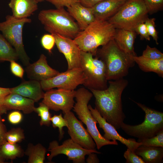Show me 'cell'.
I'll list each match as a JSON object with an SVG mask.
<instances>
[{"mask_svg":"<svg viewBox=\"0 0 163 163\" xmlns=\"http://www.w3.org/2000/svg\"><path fill=\"white\" fill-rule=\"evenodd\" d=\"M104 90H89L95 98V108L101 115L116 129L120 128L126 118L122 107V93L128 84L123 78L108 82Z\"/></svg>","mask_w":163,"mask_h":163,"instance_id":"obj_1","label":"cell"},{"mask_svg":"<svg viewBox=\"0 0 163 163\" xmlns=\"http://www.w3.org/2000/svg\"><path fill=\"white\" fill-rule=\"evenodd\" d=\"M95 56L104 62L107 81L123 78L135 63L134 56L122 50L113 39L101 48H98Z\"/></svg>","mask_w":163,"mask_h":163,"instance_id":"obj_2","label":"cell"},{"mask_svg":"<svg viewBox=\"0 0 163 163\" xmlns=\"http://www.w3.org/2000/svg\"><path fill=\"white\" fill-rule=\"evenodd\" d=\"M116 28L107 20H95L73 39L82 51L95 56L98 47L113 39Z\"/></svg>","mask_w":163,"mask_h":163,"instance_id":"obj_3","label":"cell"},{"mask_svg":"<svg viewBox=\"0 0 163 163\" xmlns=\"http://www.w3.org/2000/svg\"><path fill=\"white\" fill-rule=\"evenodd\" d=\"M38 18L46 31L74 39L81 31L77 23L64 8L43 10Z\"/></svg>","mask_w":163,"mask_h":163,"instance_id":"obj_4","label":"cell"},{"mask_svg":"<svg viewBox=\"0 0 163 163\" xmlns=\"http://www.w3.org/2000/svg\"><path fill=\"white\" fill-rule=\"evenodd\" d=\"M91 92L82 87L76 91L75 96L76 103L73 110L78 118L85 125L87 130L94 140L98 149L107 145H118L117 141H109L101 134L97 127V122L93 116L88 107V104L93 97Z\"/></svg>","mask_w":163,"mask_h":163,"instance_id":"obj_5","label":"cell"},{"mask_svg":"<svg viewBox=\"0 0 163 163\" xmlns=\"http://www.w3.org/2000/svg\"><path fill=\"white\" fill-rule=\"evenodd\" d=\"M148 12L143 0H127L107 21L116 28L134 30L148 18Z\"/></svg>","mask_w":163,"mask_h":163,"instance_id":"obj_6","label":"cell"},{"mask_svg":"<svg viewBox=\"0 0 163 163\" xmlns=\"http://www.w3.org/2000/svg\"><path fill=\"white\" fill-rule=\"evenodd\" d=\"M145 113L143 122L132 125L123 122L121 128L128 135L141 139L152 137L163 130V113L135 102Z\"/></svg>","mask_w":163,"mask_h":163,"instance_id":"obj_7","label":"cell"},{"mask_svg":"<svg viewBox=\"0 0 163 163\" xmlns=\"http://www.w3.org/2000/svg\"><path fill=\"white\" fill-rule=\"evenodd\" d=\"M30 19H18L8 15L5 21L0 22V32L15 50L18 58L26 66L29 65L30 59L25 50L22 31L24 24L31 22Z\"/></svg>","mask_w":163,"mask_h":163,"instance_id":"obj_8","label":"cell"},{"mask_svg":"<svg viewBox=\"0 0 163 163\" xmlns=\"http://www.w3.org/2000/svg\"><path fill=\"white\" fill-rule=\"evenodd\" d=\"M89 52L81 51V68L86 79L83 85L88 88L103 90L107 87L104 62Z\"/></svg>","mask_w":163,"mask_h":163,"instance_id":"obj_9","label":"cell"},{"mask_svg":"<svg viewBox=\"0 0 163 163\" xmlns=\"http://www.w3.org/2000/svg\"><path fill=\"white\" fill-rule=\"evenodd\" d=\"M48 151L50 154L48 156V160L51 161L53 158L60 154H64L68 157V159L72 160L74 163H85V156L91 153L100 154L96 149L89 150L85 149L71 139L64 141L59 145L56 140L50 142Z\"/></svg>","mask_w":163,"mask_h":163,"instance_id":"obj_10","label":"cell"},{"mask_svg":"<svg viewBox=\"0 0 163 163\" xmlns=\"http://www.w3.org/2000/svg\"><path fill=\"white\" fill-rule=\"evenodd\" d=\"M86 79L82 69L78 67L59 73L54 77L40 81L42 89L48 90L57 88L73 90L83 85Z\"/></svg>","mask_w":163,"mask_h":163,"instance_id":"obj_11","label":"cell"},{"mask_svg":"<svg viewBox=\"0 0 163 163\" xmlns=\"http://www.w3.org/2000/svg\"><path fill=\"white\" fill-rule=\"evenodd\" d=\"M76 91L62 88L52 89L44 93L42 102L50 109L64 113L71 111L73 108Z\"/></svg>","mask_w":163,"mask_h":163,"instance_id":"obj_12","label":"cell"},{"mask_svg":"<svg viewBox=\"0 0 163 163\" xmlns=\"http://www.w3.org/2000/svg\"><path fill=\"white\" fill-rule=\"evenodd\" d=\"M71 139L83 148L89 150L95 149L96 145L91 136L84 127L83 123L78 120L72 112L64 114Z\"/></svg>","mask_w":163,"mask_h":163,"instance_id":"obj_13","label":"cell"},{"mask_svg":"<svg viewBox=\"0 0 163 163\" xmlns=\"http://www.w3.org/2000/svg\"><path fill=\"white\" fill-rule=\"evenodd\" d=\"M51 34L59 51L66 59L67 70L81 67V50L73 39L58 34Z\"/></svg>","mask_w":163,"mask_h":163,"instance_id":"obj_14","label":"cell"},{"mask_svg":"<svg viewBox=\"0 0 163 163\" xmlns=\"http://www.w3.org/2000/svg\"><path fill=\"white\" fill-rule=\"evenodd\" d=\"M88 107L93 116L98 123L99 127L103 130L104 134L103 136L105 139L109 141L118 140L133 152L142 145L141 142L136 141L134 139H127L123 137L117 132L114 127L108 123L101 115L95 108L94 109L90 104L88 105Z\"/></svg>","mask_w":163,"mask_h":163,"instance_id":"obj_15","label":"cell"},{"mask_svg":"<svg viewBox=\"0 0 163 163\" xmlns=\"http://www.w3.org/2000/svg\"><path fill=\"white\" fill-rule=\"evenodd\" d=\"M25 70L30 80L39 81L50 78L59 73L48 65L46 57L43 54L37 61L26 66Z\"/></svg>","mask_w":163,"mask_h":163,"instance_id":"obj_16","label":"cell"},{"mask_svg":"<svg viewBox=\"0 0 163 163\" xmlns=\"http://www.w3.org/2000/svg\"><path fill=\"white\" fill-rule=\"evenodd\" d=\"M10 89L11 93L19 94L35 102L43 99L44 94L40 81L34 80L24 81L18 86Z\"/></svg>","mask_w":163,"mask_h":163,"instance_id":"obj_17","label":"cell"},{"mask_svg":"<svg viewBox=\"0 0 163 163\" xmlns=\"http://www.w3.org/2000/svg\"><path fill=\"white\" fill-rule=\"evenodd\" d=\"M67 8V11L77 21L81 31L85 30L95 20L91 8L85 7L79 2L75 3Z\"/></svg>","mask_w":163,"mask_h":163,"instance_id":"obj_18","label":"cell"},{"mask_svg":"<svg viewBox=\"0 0 163 163\" xmlns=\"http://www.w3.org/2000/svg\"><path fill=\"white\" fill-rule=\"evenodd\" d=\"M127 0H104L91 8L95 19L107 20Z\"/></svg>","mask_w":163,"mask_h":163,"instance_id":"obj_19","label":"cell"},{"mask_svg":"<svg viewBox=\"0 0 163 163\" xmlns=\"http://www.w3.org/2000/svg\"><path fill=\"white\" fill-rule=\"evenodd\" d=\"M35 102L33 100L19 94L10 93L5 97L4 106L7 110H21L25 114L34 111Z\"/></svg>","mask_w":163,"mask_h":163,"instance_id":"obj_20","label":"cell"},{"mask_svg":"<svg viewBox=\"0 0 163 163\" xmlns=\"http://www.w3.org/2000/svg\"><path fill=\"white\" fill-rule=\"evenodd\" d=\"M36 0H10L8 3L11 10L12 15L18 19L30 16L38 9Z\"/></svg>","mask_w":163,"mask_h":163,"instance_id":"obj_21","label":"cell"},{"mask_svg":"<svg viewBox=\"0 0 163 163\" xmlns=\"http://www.w3.org/2000/svg\"><path fill=\"white\" fill-rule=\"evenodd\" d=\"M136 35L134 30L116 28L113 39L122 50L135 56H136L134 49Z\"/></svg>","mask_w":163,"mask_h":163,"instance_id":"obj_22","label":"cell"},{"mask_svg":"<svg viewBox=\"0 0 163 163\" xmlns=\"http://www.w3.org/2000/svg\"><path fill=\"white\" fill-rule=\"evenodd\" d=\"M134 152L142 158L145 163H160L163 162V147L141 145Z\"/></svg>","mask_w":163,"mask_h":163,"instance_id":"obj_23","label":"cell"},{"mask_svg":"<svg viewBox=\"0 0 163 163\" xmlns=\"http://www.w3.org/2000/svg\"><path fill=\"white\" fill-rule=\"evenodd\" d=\"M135 62L143 71L146 72H153L159 76H163V58L159 60L150 59L142 56L133 57Z\"/></svg>","mask_w":163,"mask_h":163,"instance_id":"obj_24","label":"cell"},{"mask_svg":"<svg viewBox=\"0 0 163 163\" xmlns=\"http://www.w3.org/2000/svg\"><path fill=\"white\" fill-rule=\"evenodd\" d=\"M45 147L40 143H29L24 154L28 157V163H43L46 152Z\"/></svg>","mask_w":163,"mask_h":163,"instance_id":"obj_25","label":"cell"},{"mask_svg":"<svg viewBox=\"0 0 163 163\" xmlns=\"http://www.w3.org/2000/svg\"><path fill=\"white\" fill-rule=\"evenodd\" d=\"M24 152L17 143H13L7 141L0 147V155L5 160H13L17 158L23 157Z\"/></svg>","mask_w":163,"mask_h":163,"instance_id":"obj_26","label":"cell"},{"mask_svg":"<svg viewBox=\"0 0 163 163\" xmlns=\"http://www.w3.org/2000/svg\"><path fill=\"white\" fill-rule=\"evenodd\" d=\"M18 59L15 50L0 32V62L16 61Z\"/></svg>","mask_w":163,"mask_h":163,"instance_id":"obj_27","label":"cell"},{"mask_svg":"<svg viewBox=\"0 0 163 163\" xmlns=\"http://www.w3.org/2000/svg\"><path fill=\"white\" fill-rule=\"evenodd\" d=\"M49 107L42 102L39 104V106L35 107L34 111L37 113L40 118L39 122L40 126H49L51 123V114L49 112Z\"/></svg>","mask_w":163,"mask_h":163,"instance_id":"obj_28","label":"cell"},{"mask_svg":"<svg viewBox=\"0 0 163 163\" xmlns=\"http://www.w3.org/2000/svg\"><path fill=\"white\" fill-rule=\"evenodd\" d=\"M25 138L24 130L20 127L12 128L7 131L6 134V141L13 143L20 142Z\"/></svg>","mask_w":163,"mask_h":163,"instance_id":"obj_29","label":"cell"},{"mask_svg":"<svg viewBox=\"0 0 163 163\" xmlns=\"http://www.w3.org/2000/svg\"><path fill=\"white\" fill-rule=\"evenodd\" d=\"M138 142L144 145L163 147V130L152 137L138 139Z\"/></svg>","mask_w":163,"mask_h":163,"instance_id":"obj_30","label":"cell"},{"mask_svg":"<svg viewBox=\"0 0 163 163\" xmlns=\"http://www.w3.org/2000/svg\"><path fill=\"white\" fill-rule=\"evenodd\" d=\"M51 123L54 128H58L59 131V140H61L63 137L64 134L63 127H67L66 122L61 113L58 115H54L51 118Z\"/></svg>","mask_w":163,"mask_h":163,"instance_id":"obj_31","label":"cell"},{"mask_svg":"<svg viewBox=\"0 0 163 163\" xmlns=\"http://www.w3.org/2000/svg\"><path fill=\"white\" fill-rule=\"evenodd\" d=\"M142 56L150 59L159 60L163 58V54L155 47L152 48L147 45Z\"/></svg>","mask_w":163,"mask_h":163,"instance_id":"obj_32","label":"cell"},{"mask_svg":"<svg viewBox=\"0 0 163 163\" xmlns=\"http://www.w3.org/2000/svg\"><path fill=\"white\" fill-rule=\"evenodd\" d=\"M41 43L42 47L50 53L55 44V41L53 36L51 34H44L41 39Z\"/></svg>","mask_w":163,"mask_h":163,"instance_id":"obj_33","label":"cell"},{"mask_svg":"<svg viewBox=\"0 0 163 163\" xmlns=\"http://www.w3.org/2000/svg\"><path fill=\"white\" fill-rule=\"evenodd\" d=\"M148 13H153L163 8V0H143Z\"/></svg>","mask_w":163,"mask_h":163,"instance_id":"obj_34","label":"cell"},{"mask_svg":"<svg viewBox=\"0 0 163 163\" xmlns=\"http://www.w3.org/2000/svg\"><path fill=\"white\" fill-rule=\"evenodd\" d=\"M155 18L147 19L144 23L146 25L147 31L150 36H151L155 41L157 44H158V33L155 29Z\"/></svg>","mask_w":163,"mask_h":163,"instance_id":"obj_35","label":"cell"},{"mask_svg":"<svg viewBox=\"0 0 163 163\" xmlns=\"http://www.w3.org/2000/svg\"><path fill=\"white\" fill-rule=\"evenodd\" d=\"M126 163H145L142 158L127 148L123 155Z\"/></svg>","mask_w":163,"mask_h":163,"instance_id":"obj_36","label":"cell"},{"mask_svg":"<svg viewBox=\"0 0 163 163\" xmlns=\"http://www.w3.org/2000/svg\"><path fill=\"white\" fill-rule=\"evenodd\" d=\"M11 93L10 88L0 87V113L6 114L7 110L4 105L5 99L6 97Z\"/></svg>","mask_w":163,"mask_h":163,"instance_id":"obj_37","label":"cell"},{"mask_svg":"<svg viewBox=\"0 0 163 163\" xmlns=\"http://www.w3.org/2000/svg\"><path fill=\"white\" fill-rule=\"evenodd\" d=\"M15 61L12 60L10 62L11 71L14 75L22 78L24 75V70L21 66Z\"/></svg>","mask_w":163,"mask_h":163,"instance_id":"obj_38","label":"cell"},{"mask_svg":"<svg viewBox=\"0 0 163 163\" xmlns=\"http://www.w3.org/2000/svg\"><path fill=\"white\" fill-rule=\"evenodd\" d=\"M54 5L56 8H67L72 5L79 2V0H45Z\"/></svg>","mask_w":163,"mask_h":163,"instance_id":"obj_39","label":"cell"},{"mask_svg":"<svg viewBox=\"0 0 163 163\" xmlns=\"http://www.w3.org/2000/svg\"><path fill=\"white\" fill-rule=\"evenodd\" d=\"M23 116L22 113L17 110L10 112L8 115V120L11 124H17L20 123L22 120Z\"/></svg>","mask_w":163,"mask_h":163,"instance_id":"obj_40","label":"cell"},{"mask_svg":"<svg viewBox=\"0 0 163 163\" xmlns=\"http://www.w3.org/2000/svg\"><path fill=\"white\" fill-rule=\"evenodd\" d=\"M134 31L136 34L140 35L142 39H145L146 40H150V37L148 34L144 23L139 24L135 28Z\"/></svg>","mask_w":163,"mask_h":163,"instance_id":"obj_41","label":"cell"},{"mask_svg":"<svg viewBox=\"0 0 163 163\" xmlns=\"http://www.w3.org/2000/svg\"><path fill=\"white\" fill-rule=\"evenodd\" d=\"M0 113V147L6 141V134L7 132L6 127L4 124Z\"/></svg>","mask_w":163,"mask_h":163,"instance_id":"obj_42","label":"cell"},{"mask_svg":"<svg viewBox=\"0 0 163 163\" xmlns=\"http://www.w3.org/2000/svg\"><path fill=\"white\" fill-rule=\"evenodd\" d=\"M104 0H79V2L84 6L91 8L94 5Z\"/></svg>","mask_w":163,"mask_h":163,"instance_id":"obj_43","label":"cell"},{"mask_svg":"<svg viewBox=\"0 0 163 163\" xmlns=\"http://www.w3.org/2000/svg\"><path fill=\"white\" fill-rule=\"evenodd\" d=\"M95 153H91L88 155V158L86 160L87 163H98L99 160L97 155Z\"/></svg>","mask_w":163,"mask_h":163,"instance_id":"obj_44","label":"cell"},{"mask_svg":"<svg viewBox=\"0 0 163 163\" xmlns=\"http://www.w3.org/2000/svg\"><path fill=\"white\" fill-rule=\"evenodd\" d=\"M5 160L0 155V163H5Z\"/></svg>","mask_w":163,"mask_h":163,"instance_id":"obj_45","label":"cell"},{"mask_svg":"<svg viewBox=\"0 0 163 163\" xmlns=\"http://www.w3.org/2000/svg\"><path fill=\"white\" fill-rule=\"evenodd\" d=\"M38 2H43L44 0H36Z\"/></svg>","mask_w":163,"mask_h":163,"instance_id":"obj_46","label":"cell"}]
</instances>
